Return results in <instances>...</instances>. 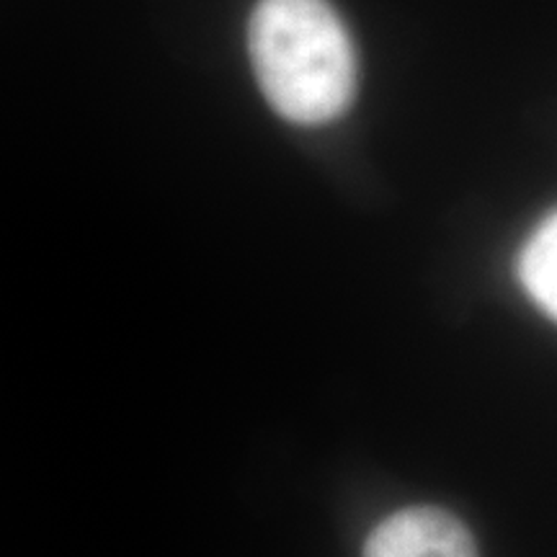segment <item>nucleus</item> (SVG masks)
<instances>
[{
    "label": "nucleus",
    "instance_id": "obj_2",
    "mask_svg": "<svg viewBox=\"0 0 557 557\" xmlns=\"http://www.w3.org/2000/svg\"><path fill=\"white\" fill-rule=\"evenodd\" d=\"M364 557H480L470 529L436 506H413L387 517L367 537Z\"/></svg>",
    "mask_w": 557,
    "mask_h": 557
},
{
    "label": "nucleus",
    "instance_id": "obj_1",
    "mask_svg": "<svg viewBox=\"0 0 557 557\" xmlns=\"http://www.w3.org/2000/svg\"><path fill=\"white\" fill-rule=\"evenodd\" d=\"M248 52L261 94L292 124L333 122L357 99V50L329 0H259Z\"/></svg>",
    "mask_w": 557,
    "mask_h": 557
},
{
    "label": "nucleus",
    "instance_id": "obj_3",
    "mask_svg": "<svg viewBox=\"0 0 557 557\" xmlns=\"http://www.w3.org/2000/svg\"><path fill=\"white\" fill-rule=\"evenodd\" d=\"M521 287L557 323V209L532 230L519 253Z\"/></svg>",
    "mask_w": 557,
    "mask_h": 557
}]
</instances>
